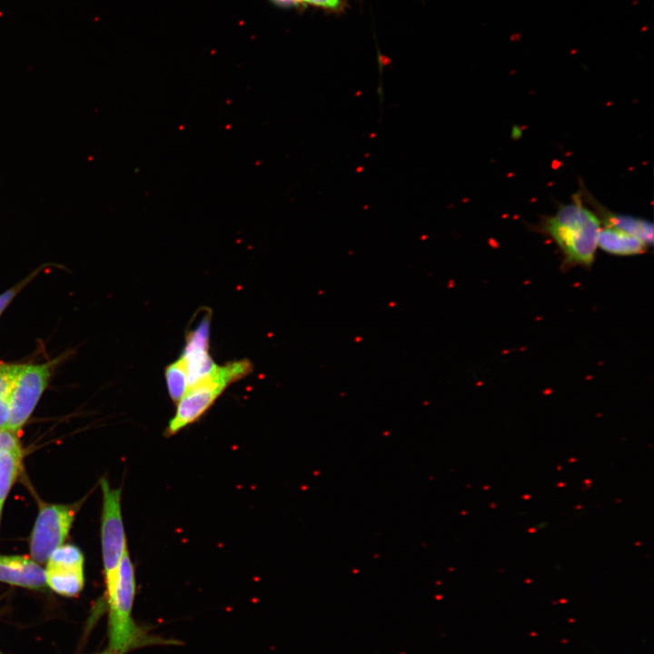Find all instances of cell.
I'll return each mask as SVG.
<instances>
[{
	"mask_svg": "<svg viewBox=\"0 0 654 654\" xmlns=\"http://www.w3.org/2000/svg\"><path fill=\"white\" fill-rule=\"evenodd\" d=\"M135 591L134 567L127 550L119 566L114 592L107 599L108 649L115 654H126L145 646L179 643L152 635L135 623L132 615Z\"/></svg>",
	"mask_w": 654,
	"mask_h": 654,
	"instance_id": "cell-1",
	"label": "cell"
},
{
	"mask_svg": "<svg viewBox=\"0 0 654 654\" xmlns=\"http://www.w3.org/2000/svg\"><path fill=\"white\" fill-rule=\"evenodd\" d=\"M543 226L569 262L585 266L593 263L600 221L580 199L562 205L553 216L545 220Z\"/></svg>",
	"mask_w": 654,
	"mask_h": 654,
	"instance_id": "cell-2",
	"label": "cell"
},
{
	"mask_svg": "<svg viewBox=\"0 0 654 654\" xmlns=\"http://www.w3.org/2000/svg\"><path fill=\"white\" fill-rule=\"evenodd\" d=\"M252 371L253 365L248 360L218 366L210 379L188 390L180 399L175 414L166 428V435L175 434L200 419L228 385Z\"/></svg>",
	"mask_w": 654,
	"mask_h": 654,
	"instance_id": "cell-3",
	"label": "cell"
},
{
	"mask_svg": "<svg viewBox=\"0 0 654 654\" xmlns=\"http://www.w3.org/2000/svg\"><path fill=\"white\" fill-rule=\"evenodd\" d=\"M103 491L101 544L106 600L114 592L119 566L126 549V537L121 510V489L111 488L106 479L100 481Z\"/></svg>",
	"mask_w": 654,
	"mask_h": 654,
	"instance_id": "cell-4",
	"label": "cell"
},
{
	"mask_svg": "<svg viewBox=\"0 0 654 654\" xmlns=\"http://www.w3.org/2000/svg\"><path fill=\"white\" fill-rule=\"evenodd\" d=\"M57 361L23 365L11 394L7 430L17 433L25 424L47 387Z\"/></svg>",
	"mask_w": 654,
	"mask_h": 654,
	"instance_id": "cell-5",
	"label": "cell"
},
{
	"mask_svg": "<svg viewBox=\"0 0 654 654\" xmlns=\"http://www.w3.org/2000/svg\"><path fill=\"white\" fill-rule=\"evenodd\" d=\"M74 518L73 506H41L30 537V554L35 562L46 563L51 554L64 544Z\"/></svg>",
	"mask_w": 654,
	"mask_h": 654,
	"instance_id": "cell-6",
	"label": "cell"
},
{
	"mask_svg": "<svg viewBox=\"0 0 654 654\" xmlns=\"http://www.w3.org/2000/svg\"><path fill=\"white\" fill-rule=\"evenodd\" d=\"M0 581L35 590L47 588L45 569L25 556L0 555Z\"/></svg>",
	"mask_w": 654,
	"mask_h": 654,
	"instance_id": "cell-7",
	"label": "cell"
},
{
	"mask_svg": "<svg viewBox=\"0 0 654 654\" xmlns=\"http://www.w3.org/2000/svg\"><path fill=\"white\" fill-rule=\"evenodd\" d=\"M598 245L605 252L617 255L639 254L646 248V244L639 239L608 226L600 229Z\"/></svg>",
	"mask_w": 654,
	"mask_h": 654,
	"instance_id": "cell-8",
	"label": "cell"
},
{
	"mask_svg": "<svg viewBox=\"0 0 654 654\" xmlns=\"http://www.w3.org/2000/svg\"><path fill=\"white\" fill-rule=\"evenodd\" d=\"M45 579L47 587L66 597L77 596L84 584L83 570L45 568Z\"/></svg>",
	"mask_w": 654,
	"mask_h": 654,
	"instance_id": "cell-9",
	"label": "cell"
},
{
	"mask_svg": "<svg viewBox=\"0 0 654 654\" xmlns=\"http://www.w3.org/2000/svg\"><path fill=\"white\" fill-rule=\"evenodd\" d=\"M22 460L21 445L0 451V505L2 506L20 472Z\"/></svg>",
	"mask_w": 654,
	"mask_h": 654,
	"instance_id": "cell-10",
	"label": "cell"
},
{
	"mask_svg": "<svg viewBox=\"0 0 654 654\" xmlns=\"http://www.w3.org/2000/svg\"><path fill=\"white\" fill-rule=\"evenodd\" d=\"M603 217L606 226L632 235L646 245L652 243L653 225L649 221L610 213H607Z\"/></svg>",
	"mask_w": 654,
	"mask_h": 654,
	"instance_id": "cell-11",
	"label": "cell"
},
{
	"mask_svg": "<svg viewBox=\"0 0 654 654\" xmlns=\"http://www.w3.org/2000/svg\"><path fill=\"white\" fill-rule=\"evenodd\" d=\"M23 365L0 362V430L6 429L13 387Z\"/></svg>",
	"mask_w": 654,
	"mask_h": 654,
	"instance_id": "cell-12",
	"label": "cell"
},
{
	"mask_svg": "<svg viewBox=\"0 0 654 654\" xmlns=\"http://www.w3.org/2000/svg\"><path fill=\"white\" fill-rule=\"evenodd\" d=\"M83 553L76 546L71 544L58 547L46 562V569L83 570Z\"/></svg>",
	"mask_w": 654,
	"mask_h": 654,
	"instance_id": "cell-13",
	"label": "cell"
},
{
	"mask_svg": "<svg viewBox=\"0 0 654 654\" xmlns=\"http://www.w3.org/2000/svg\"><path fill=\"white\" fill-rule=\"evenodd\" d=\"M165 379L171 399L173 401H179L187 391L186 368L181 357L167 366Z\"/></svg>",
	"mask_w": 654,
	"mask_h": 654,
	"instance_id": "cell-14",
	"label": "cell"
},
{
	"mask_svg": "<svg viewBox=\"0 0 654 654\" xmlns=\"http://www.w3.org/2000/svg\"><path fill=\"white\" fill-rule=\"evenodd\" d=\"M35 273H37L36 271L22 282H18L12 288L6 290L0 294V315L13 301V299L16 296V294L24 288V286L31 281V279L35 275Z\"/></svg>",
	"mask_w": 654,
	"mask_h": 654,
	"instance_id": "cell-15",
	"label": "cell"
},
{
	"mask_svg": "<svg viewBox=\"0 0 654 654\" xmlns=\"http://www.w3.org/2000/svg\"><path fill=\"white\" fill-rule=\"evenodd\" d=\"M302 5H312L326 11L339 13L344 7L343 0H300Z\"/></svg>",
	"mask_w": 654,
	"mask_h": 654,
	"instance_id": "cell-16",
	"label": "cell"
},
{
	"mask_svg": "<svg viewBox=\"0 0 654 654\" xmlns=\"http://www.w3.org/2000/svg\"><path fill=\"white\" fill-rule=\"evenodd\" d=\"M20 445L16 432L7 429L0 430V451L6 449H12Z\"/></svg>",
	"mask_w": 654,
	"mask_h": 654,
	"instance_id": "cell-17",
	"label": "cell"
},
{
	"mask_svg": "<svg viewBox=\"0 0 654 654\" xmlns=\"http://www.w3.org/2000/svg\"><path fill=\"white\" fill-rule=\"evenodd\" d=\"M277 6L292 8L302 6L300 0H269Z\"/></svg>",
	"mask_w": 654,
	"mask_h": 654,
	"instance_id": "cell-18",
	"label": "cell"
},
{
	"mask_svg": "<svg viewBox=\"0 0 654 654\" xmlns=\"http://www.w3.org/2000/svg\"><path fill=\"white\" fill-rule=\"evenodd\" d=\"M96 654H115V653L113 652L112 650H110V649L107 648V649H104V651L99 652V653H96Z\"/></svg>",
	"mask_w": 654,
	"mask_h": 654,
	"instance_id": "cell-19",
	"label": "cell"
},
{
	"mask_svg": "<svg viewBox=\"0 0 654 654\" xmlns=\"http://www.w3.org/2000/svg\"><path fill=\"white\" fill-rule=\"evenodd\" d=\"M2 508H3V506H2V505H0V520H1V513H2Z\"/></svg>",
	"mask_w": 654,
	"mask_h": 654,
	"instance_id": "cell-20",
	"label": "cell"
},
{
	"mask_svg": "<svg viewBox=\"0 0 654 654\" xmlns=\"http://www.w3.org/2000/svg\"><path fill=\"white\" fill-rule=\"evenodd\" d=\"M0 654H2V653L0 652Z\"/></svg>",
	"mask_w": 654,
	"mask_h": 654,
	"instance_id": "cell-21",
	"label": "cell"
}]
</instances>
